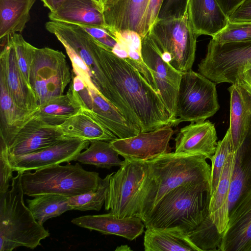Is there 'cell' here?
Returning <instances> with one entry per match:
<instances>
[{
  "label": "cell",
  "instance_id": "6da1fadb",
  "mask_svg": "<svg viewBox=\"0 0 251 251\" xmlns=\"http://www.w3.org/2000/svg\"><path fill=\"white\" fill-rule=\"evenodd\" d=\"M108 84L107 100L140 132L154 130L172 122L159 94L141 74L100 44Z\"/></svg>",
  "mask_w": 251,
  "mask_h": 251
},
{
  "label": "cell",
  "instance_id": "7a4b0ae2",
  "mask_svg": "<svg viewBox=\"0 0 251 251\" xmlns=\"http://www.w3.org/2000/svg\"><path fill=\"white\" fill-rule=\"evenodd\" d=\"M200 154L169 152L146 161L148 173L140 194L142 219L167 193L186 184L210 185L211 167Z\"/></svg>",
  "mask_w": 251,
  "mask_h": 251
},
{
  "label": "cell",
  "instance_id": "3957f363",
  "mask_svg": "<svg viewBox=\"0 0 251 251\" xmlns=\"http://www.w3.org/2000/svg\"><path fill=\"white\" fill-rule=\"evenodd\" d=\"M210 185L186 184L165 195L144 217L146 228L177 227L187 234L208 215Z\"/></svg>",
  "mask_w": 251,
  "mask_h": 251
},
{
  "label": "cell",
  "instance_id": "277c9868",
  "mask_svg": "<svg viewBox=\"0 0 251 251\" xmlns=\"http://www.w3.org/2000/svg\"><path fill=\"white\" fill-rule=\"evenodd\" d=\"M22 173L18 172L12 179L11 188L0 195V251L21 246L34 249L50 235L25 204Z\"/></svg>",
  "mask_w": 251,
  "mask_h": 251
},
{
  "label": "cell",
  "instance_id": "5b68a950",
  "mask_svg": "<svg viewBox=\"0 0 251 251\" xmlns=\"http://www.w3.org/2000/svg\"><path fill=\"white\" fill-rule=\"evenodd\" d=\"M101 178L99 174L84 170L78 163L57 164L23 172L21 177L25 195L34 197L45 194L73 197L96 190Z\"/></svg>",
  "mask_w": 251,
  "mask_h": 251
},
{
  "label": "cell",
  "instance_id": "8992f818",
  "mask_svg": "<svg viewBox=\"0 0 251 251\" xmlns=\"http://www.w3.org/2000/svg\"><path fill=\"white\" fill-rule=\"evenodd\" d=\"M72 79V75L62 52L47 47H34L29 81L39 107L63 95Z\"/></svg>",
  "mask_w": 251,
  "mask_h": 251
},
{
  "label": "cell",
  "instance_id": "52a82bcc",
  "mask_svg": "<svg viewBox=\"0 0 251 251\" xmlns=\"http://www.w3.org/2000/svg\"><path fill=\"white\" fill-rule=\"evenodd\" d=\"M220 109L216 83L192 70L182 73L176 103V126L202 122Z\"/></svg>",
  "mask_w": 251,
  "mask_h": 251
},
{
  "label": "cell",
  "instance_id": "ba28073f",
  "mask_svg": "<svg viewBox=\"0 0 251 251\" xmlns=\"http://www.w3.org/2000/svg\"><path fill=\"white\" fill-rule=\"evenodd\" d=\"M147 173L146 161L125 159L111 173L105 209L121 218H139L140 194Z\"/></svg>",
  "mask_w": 251,
  "mask_h": 251
},
{
  "label": "cell",
  "instance_id": "9c48e42d",
  "mask_svg": "<svg viewBox=\"0 0 251 251\" xmlns=\"http://www.w3.org/2000/svg\"><path fill=\"white\" fill-rule=\"evenodd\" d=\"M148 33L160 52L171 55L175 69L181 73L192 70L198 37L188 24L187 13L179 18L157 19Z\"/></svg>",
  "mask_w": 251,
  "mask_h": 251
},
{
  "label": "cell",
  "instance_id": "30bf717a",
  "mask_svg": "<svg viewBox=\"0 0 251 251\" xmlns=\"http://www.w3.org/2000/svg\"><path fill=\"white\" fill-rule=\"evenodd\" d=\"M45 27L62 45L68 46L80 57L89 70L92 83L105 99L108 81L102 63L100 43L75 24L50 21Z\"/></svg>",
  "mask_w": 251,
  "mask_h": 251
},
{
  "label": "cell",
  "instance_id": "8fae6325",
  "mask_svg": "<svg viewBox=\"0 0 251 251\" xmlns=\"http://www.w3.org/2000/svg\"><path fill=\"white\" fill-rule=\"evenodd\" d=\"M250 61L251 40L221 44L211 39L198 71L216 84H233L239 71Z\"/></svg>",
  "mask_w": 251,
  "mask_h": 251
},
{
  "label": "cell",
  "instance_id": "7c38bea8",
  "mask_svg": "<svg viewBox=\"0 0 251 251\" xmlns=\"http://www.w3.org/2000/svg\"><path fill=\"white\" fill-rule=\"evenodd\" d=\"M141 53L144 62L152 72L156 90L169 114L173 126H175L176 99L182 73L162 59L149 33L141 39Z\"/></svg>",
  "mask_w": 251,
  "mask_h": 251
},
{
  "label": "cell",
  "instance_id": "4fadbf2b",
  "mask_svg": "<svg viewBox=\"0 0 251 251\" xmlns=\"http://www.w3.org/2000/svg\"><path fill=\"white\" fill-rule=\"evenodd\" d=\"M72 85L84 107L92 111L98 120L118 138L132 137L140 132L139 128L128 122L99 92L87 86L80 77L74 76Z\"/></svg>",
  "mask_w": 251,
  "mask_h": 251
},
{
  "label": "cell",
  "instance_id": "5bb4252c",
  "mask_svg": "<svg viewBox=\"0 0 251 251\" xmlns=\"http://www.w3.org/2000/svg\"><path fill=\"white\" fill-rule=\"evenodd\" d=\"M90 142L79 138H65L38 151L19 156H8L13 171L23 172L76 161L79 154L90 145Z\"/></svg>",
  "mask_w": 251,
  "mask_h": 251
},
{
  "label": "cell",
  "instance_id": "9a60e30c",
  "mask_svg": "<svg viewBox=\"0 0 251 251\" xmlns=\"http://www.w3.org/2000/svg\"><path fill=\"white\" fill-rule=\"evenodd\" d=\"M174 133L172 126H166L132 137L117 138L110 143L125 159L146 161L170 152L169 142Z\"/></svg>",
  "mask_w": 251,
  "mask_h": 251
},
{
  "label": "cell",
  "instance_id": "2e32d148",
  "mask_svg": "<svg viewBox=\"0 0 251 251\" xmlns=\"http://www.w3.org/2000/svg\"><path fill=\"white\" fill-rule=\"evenodd\" d=\"M151 0H105L102 4V12L108 29L132 31L143 38L148 33L146 19Z\"/></svg>",
  "mask_w": 251,
  "mask_h": 251
},
{
  "label": "cell",
  "instance_id": "e0dca14e",
  "mask_svg": "<svg viewBox=\"0 0 251 251\" xmlns=\"http://www.w3.org/2000/svg\"><path fill=\"white\" fill-rule=\"evenodd\" d=\"M4 39V43L0 54V73L3 75L9 92L16 105L33 114L39 108L37 98L19 69L10 36Z\"/></svg>",
  "mask_w": 251,
  "mask_h": 251
},
{
  "label": "cell",
  "instance_id": "ac0fdd59",
  "mask_svg": "<svg viewBox=\"0 0 251 251\" xmlns=\"http://www.w3.org/2000/svg\"><path fill=\"white\" fill-rule=\"evenodd\" d=\"M64 138L56 126L46 124L32 117L6 146L8 155L19 156L31 153Z\"/></svg>",
  "mask_w": 251,
  "mask_h": 251
},
{
  "label": "cell",
  "instance_id": "d6986e66",
  "mask_svg": "<svg viewBox=\"0 0 251 251\" xmlns=\"http://www.w3.org/2000/svg\"><path fill=\"white\" fill-rule=\"evenodd\" d=\"M215 125L208 120L191 123L180 129L175 140L176 153L200 154L211 159L218 144Z\"/></svg>",
  "mask_w": 251,
  "mask_h": 251
},
{
  "label": "cell",
  "instance_id": "ffe728a7",
  "mask_svg": "<svg viewBox=\"0 0 251 251\" xmlns=\"http://www.w3.org/2000/svg\"><path fill=\"white\" fill-rule=\"evenodd\" d=\"M251 193L229 212L227 226L223 233L220 251H251Z\"/></svg>",
  "mask_w": 251,
  "mask_h": 251
},
{
  "label": "cell",
  "instance_id": "44dd1931",
  "mask_svg": "<svg viewBox=\"0 0 251 251\" xmlns=\"http://www.w3.org/2000/svg\"><path fill=\"white\" fill-rule=\"evenodd\" d=\"M71 222L79 227L94 230L102 234L115 235L132 241L144 231V224L139 217L121 218L110 212L85 215L73 219Z\"/></svg>",
  "mask_w": 251,
  "mask_h": 251
},
{
  "label": "cell",
  "instance_id": "7402d4cb",
  "mask_svg": "<svg viewBox=\"0 0 251 251\" xmlns=\"http://www.w3.org/2000/svg\"><path fill=\"white\" fill-rule=\"evenodd\" d=\"M187 14L188 24L198 37H212L229 23L217 0H188Z\"/></svg>",
  "mask_w": 251,
  "mask_h": 251
},
{
  "label": "cell",
  "instance_id": "603a6c76",
  "mask_svg": "<svg viewBox=\"0 0 251 251\" xmlns=\"http://www.w3.org/2000/svg\"><path fill=\"white\" fill-rule=\"evenodd\" d=\"M230 94V124L228 128L232 150L242 145L251 127V95L237 83L228 88Z\"/></svg>",
  "mask_w": 251,
  "mask_h": 251
},
{
  "label": "cell",
  "instance_id": "cb8c5ba5",
  "mask_svg": "<svg viewBox=\"0 0 251 251\" xmlns=\"http://www.w3.org/2000/svg\"><path fill=\"white\" fill-rule=\"evenodd\" d=\"M56 127L65 138H79L90 142L95 141L110 142L118 138L98 120L92 111L85 107L80 113Z\"/></svg>",
  "mask_w": 251,
  "mask_h": 251
},
{
  "label": "cell",
  "instance_id": "d4e9b609",
  "mask_svg": "<svg viewBox=\"0 0 251 251\" xmlns=\"http://www.w3.org/2000/svg\"><path fill=\"white\" fill-rule=\"evenodd\" d=\"M49 18L50 21L107 28L102 8L93 0H67L50 11Z\"/></svg>",
  "mask_w": 251,
  "mask_h": 251
},
{
  "label": "cell",
  "instance_id": "484cf974",
  "mask_svg": "<svg viewBox=\"0 0 251 251\" xmlns=\"http://www.w3.org/2000/svg\"><path fill=\"white\" fill-rule=\"evenodd\" d=\"M235 152L228 195L229 212L239 201L251 193V127Z\"/></svg>",
  "mask_w": 251,
  "mask_h": 251
},
{
  "label": "cell",
  "instance_id": "4316f807",
  "mask_svg": "<svg viewBox=\"0 0 251 251\" xmlns=\"http://www.w3.org/2000/svg\"><path fill=\"white\" fill-rule=\"evenodd\" d=\"M0 144H9L33 114L19 108L12 99L3 75L0 73Z\"/></svg>",
  "mask_w": 251,
  "mask_h": 251
},
{
  "label": "cell",
  "instance_id": "83f0119b",
  "mask_svg": "<svg viewBox=\"0 0 251 251\" xmlns=\"http://www.w3.org/2000/svg\"><path fill=\"white\" fill-rule=\"evenodd\" d=\"M84 106L71 84L67 92L40 106L32 117L50 126H57L80 113Z\"/></svg>",
  "mask_w": 251,
  "mask_h": 251
},
{
  "label": "cell",
  "instance_id": "f1b7e54d",
  "mask_svg": "<svg viewBox=\"0 0 251 251\" xmlns=\"http://www.w3.org/2000/svg\"><path fill=\"white\" fill-rule=\"evenodd\" d=\"M235 158V152L231 151L226 161L216 189L210 200L209 215L220 233L225 231L229 219L228 195Z\"/></svg>",
  "mask_w": 251,
  "mask_h": 251
},
{
  "label": "cell",
  "instance_id": "f546056e",
  "mask_svg": "<svg viewBox=\"0 0 251 251\" xmlns=\"http://www.w3.org/2000/svg\"><path fill=\"white\" fill-rule=\"evenodd\" d=\"M144 250L146 251H198L186 233L179 227H148L145 232Z\"/></svg>",
  "mask_w": 251,
  "mask_h": 251
},
{
  "label": "cell",
  "instance_id": "4dcf8cb0",
  "mask_svg": "<svg viewBox=\"0 0 251 251\" xmlns=\"http://www.w3.org/2000/svg\"><path fill=\"white\" fill-rule=\"evenodd\" d=\"M36 0H0V39L22 32Z\"/></svg>",
  "mask_w": 251,
  "mask_h": 251
},
{
  "label": "cell",
  "instance_id": "1f68e13d",
  "mask_svg": "<svg viewBox=\"0 0 251 251\" xmlns=\"http://www.w3.org/2000/svg\"><path fill=\"white\" fill-rule=\"evenodd\" d=\"M68 197L52 194L37 195L27 199L28 207L37 221L41 225L50 218L60 216L73 210Z\"/></svg>",
  "mask_w": 251,
  "mask_h": 251
},
{
  "label": "cell",
  "instance_id": "d6a6232c",
  "mask_svg": "<svg viewBox=\"0 0 251 251\" xmlns=\"http://www.w3.org/2000/svg\"><path fill=\"white\" fill-rule=\"evenodd\" d=\"M119 155L110 142L95 141L91 142L90 146L79 154L76 161L98 168L109 169L112 167L122 165L124 161L119 158Z\"/></svg>",
  "mask_w": 251,
  "mask_h": 251
},
{
  "label": "cell",
  "instance_id": "836d02e7",
  "mask_svg": "<svg viewBox=\"0 0 251 251\" xmlns=\"http://www.w3.org/2000/svg\"><path fill=\"white\" fill-rule=\"evenodd\" d=\"M187 234L198 251H220L223 233L219 231L209 214L198 226Z\"/></svg>",
  "mask_w": 251,
  "mask_h": 251
},
{
  "label": "cell",
  "instance_id": "e575fe53",
  "mask_svg": "<svg viewBox=\"0 0 251 251\" xmlns=\"http://www.w3.org/2000/svg\"><path fill=\"white\" fill-rule=\"evenodd\" d=\"M111 174L101 178L96 190L68 198V202L73 210L79 211H100L105 203L109 186V179Z\"/></svg>",
  "mask_w": 251,
  "mask_h": 251
},
{
  "label": "cell",
  "instance_id": "d590c367",
  "mask_svg": "<svg viewBox=\"0 0 251 251\" xmlns=\"http://www.w3.org/2000/svg\"><path fill=\"white\" fill-rule=\"evenodd\" d=\"M232 150L229 129L222 140L218 142L216 151L211 157L210 194L215 192L218 184L226 158Z\"/></svg>",
  "mask_w": 251,
  "mask_h": 251
},
{
  "label": "cell",
  "instance_id": "8d00e7d4",
  "mask_svg": "<svg viewBox=\"0 0 251 251\" xmlns=\"http://www.w3.org/2000/svg\"><path fill=\"white\" fill-rule=\"evenodd\" d=\"M9 36L15 49L19 69L25 80L30 87V70L35 47L27 42L20 34L16 33Z\"/></svg>",
  "mask_w": 251,
  "mask_h": 251
},
{
  "label": "cell",
  "instance_id": "74e56055",
  "mask_svg": "<svg viewBox=\"0 0 251 251\" xmlns=\"http://www.w3.org/2000/svg\"><path fill=\"white\" fill-rule=\"evenodd\" d=\"M214 42L223 44L251 40V22L230 23L212 37Z\"/></svg>",
  "mask_w": 251,
  "mask_h": 251
},
{
  "label": "cell",
  "instance_id": "f35d334b",
  "mask_svg": "<svg viewBox=\"0 0 251 251\" xmlns=\"http://www.w3.org/2000/svg\"><path fill=\"white\" fill-rule=\"evenodd\" d=\"M188 0H164L158 19L179 18L187 13Z\"/></svg>",
  "mask_w": 251,
  "mask_h": 251
},
{
  "label": "cell",
  "instance_id": "ab89813d",
  "mask_svg": "<svg viewBox=\"0 0 251 251\" xmlns=\"http://www.w3.org/2000/svg\"><path fill=\"white\" fill-rule=\"evenodd\" d=\"M0 144V195L8 191L13 170L8 160L7 147Z\"/></svg>",
  "mask_w": 251,
  "mask_h": 251
},
{
  "label": "cell",
  "instance_id": "60d3db41",
  "mask_svg": "<svg viewBox=\"0 0 251 251\" xmlns=\"http://www.w3.org/2000/svg\"><path fill=\"white\" fill-rule=\"evenodd\" d=\"M77 25L110 50H112L117 44L116 38L107 28L86 25L77 24Z\"/></svg>",
  "mask_w": 251,
  "mask_h": 251
},
{
  "label": "cell",
  "instance_id": "b9f144b4",
  "mask_svg": "<svg viewBox=\"0 0 251 251\" xmlns=\"http://www.w3.org/2000/svg\"><path fill=\"white\" fill-rule=\"evenodd\" d=\"M228 19L230 23L251 22V0H244Z\"/></svg>",
  "mask_w": 251,
  "mask_h": 251
},
{
  "label": "cell",
  "instance_id": "7bdbcfd3",
  "mask_svg": "<svg viewBox=\"0 0 251 251\" xmlns=\"http://www.w3.org/2000/svg\"><path fill=\"white\" fill-rule=\"evenodd\" d=\"M235 82L251 95V61L246 63L239 71Z\"/></svg>",
  "mask_w": 251,
  "mask_h": 251
},
{
  "label": "cell",
  "instance_id": "ee69618b",
  "mask_svg": "<svg viewBox=\"0 0 251 251\" xmlns=\"http://www.w3.org/2000/svg\"><path fill=\"white\" fill-rule=\"evenodd\" d=\"M163 1L164 0H151L146 19V27L148 32L158 19Z\"/></svg>",
  "mask_w": 251,
  "mask_h": 251
},
{
  "label": "cell",
  "instance_id": "f6af8a7d",
  "mask_svg": "<svg viewBox=\"0 0 251 251\" xmlns=\"http://www.w3.org/2000/svg\"><path fill=\"white\" fill-rule=\"evenodd\" d=\"M225 14L229 16L244 0H217Z\"/></svg>",
  "mask_w": 251,
  "mask_h": 251
},
{
  "label": "cell",
  "instance_id": "bcb514c9",
  "mask_svg": "<svg viewBox=\"0 0 251 251\" xmlns=\"http://www.w3.org/2000/svg\"><path fill=\"white\" fill-rule=\"evenodd\" d=\"M44 5L50 11L57 9L64 2L67 0H41Z\"/></svg>",
  "mask_w": 251,
  "mask_h": 251
},
{
  "label": "cell",
  "instance_id": "7dc6e473",
  "mask_svg": "<svg viewBox=\"0 0 251 251\" xmlns=\"http://www.w3.org/2000/svg\"><path fill=\"white\" fill-rule=\"evenodd\" d=\"M97 4L102 8V2L101 0H93Z\"/></svg>",
  "mask_w": 251,
  "mask_h": 251
},
{
  "label": "cell",
  "instance_id": "c3c4849f",
  "mask_svg": "<svg viewBox=\"0 0 251 251\" xmlns=\"http://www.w3.org/2000/svg\"><path fill=\"white\" fill-rule=\"evenodd\" d=\"M106 0H101L102 2V4H103V3Z\"/></svg>",
  "mask_w": 251,
  "mask_h": 251
},
{
  "label": "cell",
  "instance_id": "681fc988",
  "mask_svg": "<svg viewBox=\"0 0 251 251\" xmlns=\"http://www.w3.org/2000/svg\"></svg>",
  "mask_w": 251,
  "mask_h": 251
}]
</instances>
